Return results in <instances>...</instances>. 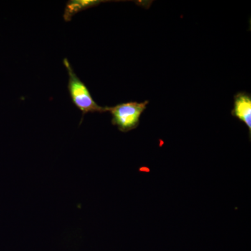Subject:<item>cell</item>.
Segmentation results:
<instances>
[{
    "mask_svg": "<svg viewBox=\"0 0 251 251\" xmlns=\"http://www.w3.org/2000/svg\"><path fill=\"white\" fill-rule=\"evenodd\" d=\"M232 116L237 117L238 120L244 122L251 133V94L240 92L234 96V109Z\"/></svg>",
    "mask_w": 251,
    "mask_h": 251,
    "instance_id": "3957f363",
    "label": "cell"
},
{
    "mask_svg": "<svg viewBox=\"0 0 251 251\" xmlns=\"http://www.w3.org/2000/svg\"><path fill=\"white\" fill-rule=\"evenodd\" d=\"M108 1L103 0H70L68 1L64 9V21L69 22L72 18L77 13L81 12L84 10L90 9L98 6L102 2H106Z\"/></svg>",
    "mask_w": 251,
    "mask_h": 251,
    "instance_id": "277c9868",
    "label": "cell"
},
{
    "mask_svg": "<svg viewBox=\"0 0 251 251\" xmlns=\"http://www.w3.org/2000/svg\"><path fill=\"white\" fill-rule=\"evenodd\" d=\"M69 75L68 90L73 103L82 112V117L89 112H107L106 107H101L96 103L85 84L77 77L67 58L63 60Z\"/></svg>",
    "mask_w": 251,
    "mask_h": 251,
    "instance_id": "6da1fadb",
    "label": "cell"
},
{
    "mask_svg": "<svg viewBox=\"0 0 251 251\" xmlns=\"http://www.w3.org/2000/svg\"><path fill=\"white\" fill-rule=\"evenodd\" d=\"M148 103V100L143 103L127 102L113 107H106V109L111 113L112 125L116 126L120 131L126 133L138 126L140 116Z\"/></svg>",
    "mask_w": 251,
    "mask_h": 251,
    "instance_id": "7a4b0ae2",
    "label": "cell"
}]
</instances>
